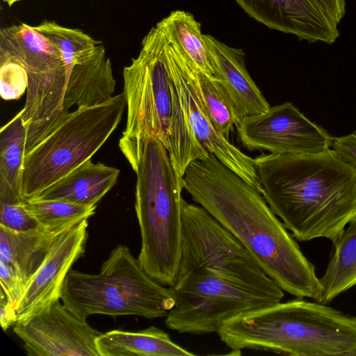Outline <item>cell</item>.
I'll return each instance as SVG.
<instances>
[{"label":"cell","mask_w":356,"mask_h":356,"mask_svg":"<svg viewBox=\"0 0 356 356\" xmlns=\"http://www.w3.org/2000/svg\"><path fill=\"white\" fill-rule=\"evenodd\" d=\"M0 52L15 58L26 72V97L21 110L26 129V154L67 113L65 65L58 49L26 24L1 29Z\"/></svg>","instance_id":"7"},{"label":"cell","mask_w":356,"mask_h":356,"mask_svg":"<svg viewBox=\"0 0 356 356\" xmlns=\"http://www.w3.org/2000/svg\"><path fill=\"white\" fill-rule=\"evenodd\" d=\"M195 268L207 269L276 302L284 297L283 290L227 228L200 205L184 200L178 274Z\"/></svg>","instance_id":"8"},{"label":"cell","mask_w":356,"mask_h":356,"mask_svg":"<svg viewBox=\"0 0 356 356\" xmlns=\"http://www.w3.org/2000/svg\"><path fill=\"white\" fill-rule=\"evenodd\" d=\"M165 60L171 96L178 102L187 126L199 143L261 193L254 159L243 153L216 129L199 93L188 57L168 40Z\"/></svg>","instance_id":"11"},{"label":"cell","mask_w":356,"mask_h":356,"mask_svg":"<svg viewBox=\"0 0 356 356\" xmlns=\"http://www.w3.org/2000/svg\"><path fill=\"white\" fill-rule=\"evenodd\" d=\"M4 2L7 3V4L9 6H11L12 5H13L15 3L17 2V1H19L20 0H3Z\"/></svg>","instance_id":"32"},{"label":"cell","mask_w":356,"mask_h":356,"mask_svg":"<svg viewBox=\"0 0 356 356\" xmlns=\"http://www.w3.org/2000/svg\"><path fill=\"white\" fill-rule=\"evenodd\" d=\"M116 81L111 61L102 44L90 58L67 72L64 110L88 107L104 102L113 96Z\"/></svg>","instance_id":"18"},{"label":"cell","mask_w":356,"mask_h":356,"mask_svg":"<svg viewBox=\"0 0 356 356\" xmlns=\"http://www.w3.org/2000/svg\"><path fill=\"white\" fill-rule=\"evenodd\" d=\"M120 170L87 160L35 198L95 206L117 183Z\"/></svg>","instance_id":"19"},{"label":"cell","mask_w":356,"mask_h":356,"mask_svg":"<svg viewBox=\"0 0 356 356\" xmlns=\"http://www.w3.org/2000/svg\"><path fill=\"white\" fill-rule=\"evenodd\" d=\"M171 289L175 304L165 323L181 334L217 333L225 321L277 303L204 268L178 274Z\"/></svg>","instance_id":"10"},{"label":"cell","mask_w":356,"mask_h":356,"mask_svg":"<svg viewBox=\"0 0 356 356\" xmlns=\"http://www.w3.org/2000/svg\"><path fill=\"white\" fill-rule=\"evenodd\" d=\"M88 219L62 233L54 242L42 264L27 285L16 309L23 321L60 299L64 282L74 264L85 252Z\"/></svg>","instance_id":"15"},{"label":"cell","mask_w":356,"mask_h":356,"mask_svg":"<svg viewBox=\"0 0 356 356\" xmlns=\"http://www.w3.org/2000/svg\"><path fill=\"white\" fill-rule=\"evenodd\" d=\"M334 251L324 275L319 278L322 293L318 302L327 304L356 285V220L332 242Z\"/></svg>","instance_id":"22"},{"label":"cell","mask_w":356,"mask_h":356,"mask_svg":"<svg viewBox=\"0 0 356 356\" xmlns=\"http://www.w3.org/2000/svg\"><path fill=\"white\" fill-rule=\"evenodd\" d=\"M236 127L246 149L275 154H318L330 149L334 138L288 102L243 117Z\"/></svg>","instance_id":"12"},{"label":"cell","mask_w":356,"mask_h":356,"mask_svg":"<svg viewBox=\"0 0 356 356\" xmlns=\"http://www.w3.org/2000/svg\"><path fill=\"white\" fill-rule=\"evenodd\" d=\"M0 323L4 332L10 327H14L17 323L16 309L8 301L1 288L0 289Z\"/></svg>","instance_id":"31"},{"label":"cell","mask_w":356,"mask_h":356,"mask_svg":"<svg viewBox=\"0 0 356 356\" xmlns=\"http://www.w3.org/2000/svg\"><path fill=\"white\" fill-rule=\"evenodd\" d=\"M156 26L198 67L215 76L214 62L204 41L200 24L192 14L183 10L172 11Z\"/></svg>","instance_id":"23"},{"label":"cell","mask_w":356,"mask_h":356,"mask_svg":"<svg viewBox=\"0 0 356 356\" xmlns=\"http://www.w3.org/2000/svg\"><path fill=\"white\" fill-rule=\"evenodd\" d=\"M254 161L261 194L296 239L334 242L356 220V168L332 149Z\"/></svg>","instance_id":"2"},{"label":"cell","mask_w":356,"mask_h":356,"mask_svg":"<svg viewBox=\"0 0 356 356\" xmlns=\"http://www.w3.org/2000/svg\"><path fill=\"white\" fill-rule=\"evenodd\" d=\"M34 28L58 49L66 74L74 65L92 56L102 44L79 29L64 27L52 21L45 20Z\"/></svg>","instance_id":"25"},{"label":"cell","mask_w":356,"mask_h":356,"mask_svg":"<svg viewBox=\"0 0 356 356\" xmlns=\"http://www.w3.org/2000/svg\"><path fill=\"white\" fill-rule=\"evenodd\" d=\"M26 200H0V225L19 232L39 227L36 220L25 208Z\"/></svg>","instance_id":"28"},{"label":"cell","mask_w":356,"mask_h":356,"mask_svg":"<svg viewBox=\"0 0 356 356\" xmlns=\"http://www.w3.org/2000/svg\"><path fill=\"white\" fill-rule=\"evenodd\" d=\"M188 58L199 93L212 122L229 140L234 127L237 126L241 120L229 93L220 79L207 74Z\"/></svg>","instance_id":"24"},{"label":"cell","mask_w":356,"mask_h":356,"mask_svg":"<svg viewBox=\"0 0 356 356\" xmlns=\"http://www.w3.org/2000/svg\"><path fill=\"white\" fill-rule=\"evenodd\" d=\"M99 356H194L155 326L137 332L120 330L101 333L95 340Z\"/></svg>","instance_id":"20"},{"label":"cell","mask_w":356,"mask_h":356,"mask_svg":"<svg viewBox=\"0 0 356 356\" xmlns=\"http://www.w3.org/2000/svg\"><path fill=\"white\" fill-rule=\"evenodd\" d=\"M60 300L83 320L93 314L158 318L165 317L175 304L171 287L154 280L129 248L121 244L111 251L98 273L71 269Z\"/></svg>","instance_id":"5"},{"label":"cell","mask_w":356,"mask_h":356,"mask_svg":"<svg viewBox=\"0 0 356 356\" xmlns=\"http://www.w3.org/2000/svg\"><path fill=\"white\" fill-rule=\"evenodd\" d=\"M31 356H99L95 340L101 334L72 314L60 300L13 327Z\"/></svg>","instance_id":"14"},{"label":"cell","mask_w":356,"mask_h":356,"mask_svg":"<svg viewBox=\"0 0 356 356\" xmlns=\"http://www.w3.org/2000/svg\"><path fill=\"white\" fill-rule=\"evenodd\" d=\"M182 179L192 199L244 245L283 291L318 301L322 286L314 265L259 191L209 152L192 162Z\"/></svg>","instance_id":"1"},{"label":"cell","mask_w":356,"mask_h":356,"mask_svg":"<svg viewBox=\"0 0 356 356\" xmlns=\"http://www.w3.org/2000/svg\"><path fill=\"white\" fill-rule=\"evenodd\" d=\"M123 154L136 175L135 210L141 236L138 259L154 280L171 287L181 252L182 177L157 137H146Z\"/></svg>","instance_id":"4"},{"label":"cell","mask_w":356,"mask_h":356,"mask_svg":"<svg viewBox=\"0 0 356 356\" xmlns=\"http://www.w3.org/2000/svg\"><path fill=\"white\" fill-rule=\"evenodd\" d=\"M1 288L4 291L8 301L17 309L25 292V286L13 268L0 261Z\"/></svg>","instance_id":"29"},{"label":"cell","mask_w":356,"mask_h":356,"mask_svg":"<svg viewBox=\"0 0 356 356\" xmlns=\"http://www.w3.org/2000/svg\"><path fill=\"white\" fill-rule=\"evenodd\" d=\"M1 95L4 99H16L26 91L27 75L13 57L0 52Z\"/></svg>","instance_id":"27"},{"label":"cell","mask_w":356,"mask_h":356,"mask_svg":"<svg viewBox=\"0 0 356 356\" xmlns=\"http://www.w3.org/2000/svg\"><path fill=\"white\" fill-rule=\"evenodd\" d=\"M331 147L342 160L356 168V131L334 137Z\"/></svg>","instance_id":"30"},{"label":"cell","mask_w":356,"mask_h":356,"mask_svg":"<svg viewBox=\"0 0 356 356\" xmlns=\"http://www.w3.org/2000/svg\"><path fill=\"white\" fill-rule=\"evenodd\" d=\"M252 18L267 27L309 43L332 44L346 13L345 0H235Z\"/></svg>","instance_id":"13"},{"label":"cell","mask_w":356,"mask_h":356,"mask_svg":"<svg viewBox=\"0 0 356 356\" xmlns=\"http://www.w3.org/2000/svg\"><path fill=\"white\" fill-rule=\"evenodd\" d=\"M218 334L233 354L250 349L293 356H356V316L297 298L225 321Z\"/></svg>","instance_id":"3"},{"label":"cell","mask_w":356,"mask_h":356,"mask_svg":"<svg viewBox=\"0 0 356 356\" xmlns=\"http://www.w3.org/2000/svg\"><path fill=\"white\" fill-rule=\"evenodd\" d=\"M204 38L214 62L215 76L229 93L240 118L267 111L270 106L245 67L243 51L209 34Z\"/></svg>","instance_id":"16"},{"label":"cell","mask_w":356,"mask_h":356,"mask_svg":"<svg viewBox=\"0 0 356 356\" xmlns=\"http://www.w3.org/2000/svg\"><path fill=\"white\" fill-rule=\"evenodd\" d=\"M75 225H64L53 228L39 227L25 232L0 225V261L13 268L26 288L56 239Z\"/></svg>","instance_id":"17"},{"label":"cell","mask_w":356,"mask_h":356,"mask_svg":"<svg viewBox=\"0 0 356 356\" xmlns=\"http://www.w3.org/2000/svg\"><path fill=\"white\" fill-rule=\"evenodd\" d=\"M24 206L39 227L44 228L76 225L88 220L96 209V205L86 206L64 200L38 198L26 200Z\"/></svg>","instance_id":"26"},{"label":"cell","mask_w":356,"mask_h":356,"mask_svg":"<svg viewBox=\"0 0 356 356\" xmlns=\"http://www.w3.org/2000/svg\"><path fill=\"white\" fill-rule=\"evenodd\" d=\"M26 136L21 111L1 129L0 200H24L21 186Z\"/></svg>","instance_id":"21"},{"label":"cell","mask_w":356,"mask_h":356,"mask_svg":"<svg viewBox=\"0 0 356 356\" xmlns=\"http://www.w3.org/2000/svg\"><path fill=\"white\" fill-rule=\"evenodd\" d=\"M124 92L101 104L68 111L26 154L21 194L25 200L91 159L118 127L126 108Z\"/></svg>","instance_id":"6"},{"label":"cell","mask_w":356,"mask_h":356,"mask_svg":"<svg viewBox=\"0 0 356 356\" xmlns=\"http://www.w3.org/2000/svg\"><path fill=\"white\" fill-rule=\"evenodd\" d=\"M166 42L159 28H152L142 41L139 55L123 70L127 117L119 140L122 152L149 136L157 137L169 150L172 97L165 60Z\"/></svg>","instance_id":"9"}]
</instances>
